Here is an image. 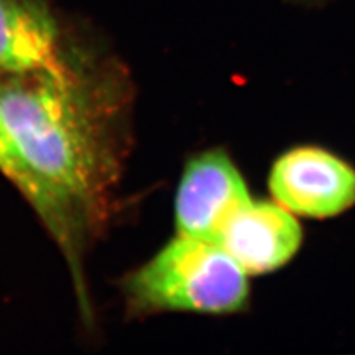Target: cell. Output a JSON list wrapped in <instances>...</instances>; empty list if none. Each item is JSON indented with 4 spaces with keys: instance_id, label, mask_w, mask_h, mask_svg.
Listing matches in <instances>:
<instances>
[{
    "instance_id": "3",
    "label": "cell",
    "mask_w": 355,
    "mask_h": 355,
    "mask_svg": "<svg viewBox=\"0 0 355 355\" xmlns=\"http://www.w3.org/2000/svg\"><path fill=\"white\" fill-rule=\"evenodd\" d=\"M250 200L246 180L225 150L198 153L187 162L178 185L176 232L219 243L230 220Z\"/></svg>"
},
{
    "instance_id": "7",
    "label": "cell",
    "mask_w": 355,
    "mask_h": 355,
    "mask_svg": "<svg viewBox=\"0 0 355 355\" xmlns=\"http://www.w3.org/2000/svg\"><path fill=\"white\" fill-rule=\"evenodd\" d=\"M0 171H2L10 181H14L17 187H19V190L26 194V197L31 203H35V184H33L24 163L21 162L12 141L8 137L5 126L2 123V119H0Z\"/></svg>"
},
{
    "instance_id": "5",
    "label": "cell",
    "mask_w": 355,
    "mask_h": 355,
    "mask_svg": "<svg viewBox=\"0 0 355 355\" xmlns=\"http://www.w3.org/2000/svg\"><path fill=\"white\" fill-rule=\"evenodd\" d=\"M304 231L297 216L275 200H250L230 220L219 246L248 275L283 268L299 252Z\"/></svg>"
},
{
    "instance_id": "1",
    "label": "cell",
    "mask_w": 355,
    "mask_h": 355,
    "mask_svg": "<svg viewBox=\"0 0 355 355\" xmlns=\"http://www.w3.org/2000/svg\"><path fill=\"white\" fill-rule=\"evenodd\" d=\"M0 119L58 239L101 205L111 178L104 119L74 67L0 73Z\"/></svg>"
},
{
    "instance_id": "2",
    "label": "cell",
    "mask_w": 355,
    "mask_h": 355,
    "mask_svg": "<svg viewBox=\"0 0 355 355\" xmlns=\"http://www.w3.org/2000/svg\"><path fill=\"white\" fill-rule=\"evenodd\" d=\"M141 313L234 315L249 308L248 274L218 243L178 234L126 282Z\"/></svg>"
},
{
    "instance_id": "4",
    "label": "cell",
    "mask_w": 355,
    "mask_h": 355,
    "mask_svg": "<svg viewBox=\"0 0 355 355\" xmlns=\"http://www.w3.org/2000/svg\"><path fill=\"white\" fill-rule=\"evenodd\" d=\"M268 188L296 216L335 218L355 206V168L323 147L297 146L274 160Z\"/></svg>"
},
{
    "instance_id": "6",
    "label": "cell",
    "mask_w": 355,
    "mask_h": 355,
    "mask_svg": "<svg viewBox=\"0 0 355 355\" xmlns=\"http://www.w3.org/2000/svg\"><path fill=\"white\" fill-rule=\"evenodd\" d=\"M67 62L46 0H0V73L55 70Z\"/></svg>"
}]
</instances>
